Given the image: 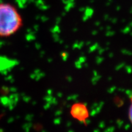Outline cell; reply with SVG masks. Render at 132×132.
Masks as SVG:
<instances>
[{"label": "cell", "instance_id": "6da1fadb", "mask_svg": "<svg viewBox=\"0 0 132 132\" xmlns=\"http://www.w3.org/2000/svg\"><path fill=\"white\" fill-rule=\"evenodd\" d=\"M22 26L23 19L16 7L9 3H0V37L14 35Z\"/></svg>", "mask_w": 132, "mask_h": 132}, {"label": "cell", "instance_id": "7a4b0ae2", "mask_svg": "<svg viewBox=\"0 0 132 132\" xmlns=\"http://www.w3.org/2000/svg\"><path fill=\"white\" fill-rule=\"evenodd\" d=\"M70 115L75 119L85 122L89 117V112L88 108L82 103H75L70 108Z\"/></svg>", "mask_w": 132, "mask_h": 132}, {"label": "cell", "instance_id": "3957f363", "mask_svg": "<svg viewBox=\"0 0 132 132\" xmlns=\"http://www.w3.org/2000/svg\"><path fill=\"white\" fill-rule=\"evenodd\" d=\"M128 119H129L130 123L132 125V95L130 97V105L129 106V109H128Z\"/></svg>", "mask_w": 132, "mask_h": 132}]
</instances>
